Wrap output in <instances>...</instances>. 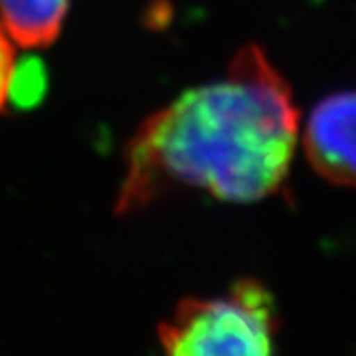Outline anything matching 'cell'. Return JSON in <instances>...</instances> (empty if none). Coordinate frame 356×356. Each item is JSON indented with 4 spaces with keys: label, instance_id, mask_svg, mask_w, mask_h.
Wrapping results in <instances>:
<instances>
[{
    "label": "cell",
    "instance_id": "cell-4",
    "mask_svg": "<svg viewBox=\"0 0 356 356\" xmlns=\"http://www.w3.org/2000/svg\"><path fill=\"white\" fill-rule=\"evenodd\" d=\"M72 0H0V22L16 44L46 48L60 36Z\"/></svg>",
    "mask_w": 356,
    "mask_h": 356
},
{
    "label": "cell",
    "instance_id": "cell-3",
    "mask_svg": "<svg viewBox=\"0 0 356 356\" xmlns=\"http://www.w3.org/2000/svg\"><path fill=\"white\" fill-rule=\"evenodd\" d=\"M309 165L332 184L356 188V91L321 99L303 133Z\"/></svg>",
    "mask_w": 356,
    "mask_h": 356
},
{
    "label": "cell",
    "instance_id": "cell-2",
    "mask_svg": "<svg viewBox=\"0 0 356 356\" xmlns=\"http://www.w3.org/2000/svg\"><path fill=\"white\" fill-rule=\"evenodd\" d=\"M275 305L264 283L242 280L228 297L184 299L161 325L166 356H273Z\"/></svg>",
    "mask_w": 356,
    "mask_h": 356
},
{
    "label": "cell",
    "instance_id": "cell-5",
    "mask_svg": "<svg viewBox=\"0 0 356 356\" xmlns=\"http://www.w3.org/2000/svg\"><path fill=\"white\" fill-rule=\"evenodd\" d=\"M14 44L13 36L0 22V111L10 99H16V86L20 79Z\"/></svg>",
    "mask_w": 356,
    "mask_h": 356
},
{
    "label": "cell",
    "instance_id": "cell-1",
    "mask_svg": "<svg viewBox=\"0 0 356 356\" xmlns=\"http://www.w3.org/2000/svg\"><path fill=\"white\" fill-rule=\"evenodd\" d=\"M297 129L289 83L259 46H243L222 79L184 91L140 123L115 210L133 214L177 188L264 200L287 178Z\"/></svg>",
    "mask_w": 356,
    "mask_h": 356
}]
</instances>
